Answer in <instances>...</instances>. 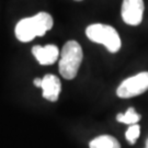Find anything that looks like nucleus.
<instances>
[{
  "instance_id": "nucleus-12",
  "label": "nucleus",
  "mask_w": 148,
  "mask_h": 148,
  "mask_svg": "<svg viewBox=\"0 0 148 148\" xmlns=\"http://www.w3.org/2000/svg\"><path fill=\"white\" fill-rule=\"evenodd\" d=\"M42 80L43 79H41V78H35V79L33 80V84H34V86L41 88V87H42Z\"/></svg>"
},
{
  "instance_id": "nucleus-5",
  "label": "nucleus",
  "mask_w": 148,
  "mask_h": 148,
  "mask_svg": "<svg viewBox=\"0 0 148 148\" xmlns=\"http://www.w3.org/2000/svg\"><path fill=\"white\" fill-rule=\"evenodd\" d=\"M32 54L41 65H52L58 59L59 49L53 44H48L46 46L36 45L32 48Z\"/></svg>"
},
{
  "instance_id": "nucleus-10",
  "label": "nucleus",
  "mask_w": 148,
  "mask_h": 148,
  "mask_svg": "<svg viewBox=\"0 0 148 148\" xmlns=\"http://www.w3.org/2000/svg\"><path fill=\"white\" fill-rule=\"evenodd\" d=\"M116 120L119 122H121V123H124V124H130V125H132V124H136V123L139 122L140 115L135 111L134 108H130L125 113H123V114H122V113L117 114Z\"/></svg>"
},
{
  "instance_id": "nucleus-7",
  "label": "nucleus",
  "mask_w": 148,
  "mask_h": 148,
  "mask_svg": "<svg viewBox=\"0 0 148 148\" xmlns=\"http://www.w3.org/2000/svg\"><path fill=\"white\" fill-rule=\"evenodd\" d=\"M16 38L20 42H30L34 37H36L35 29H34V23L31 18H24L18 22L14 29Z\"/></svg>"
},
{
  "instance_id": "nucleus-2",
  "label": "nucleus",
  "mask_w": 148,
  "mask_h": 148,
  "mask_svg": "<svg viewBox=\"0 0 148 148\" xmlns=\"http://www.w3.org/2000/svg\"><path fill=\"white\" fill-rule=\"evenodd\" d=\"M86 35L90 41L102 44L111 53H116L121 48V38L117 31L111 25L95 23L86 29Z\"/></svg>"
},
{
  "instance_id": "nucleus-1",
  "label": "nucleus",
  "mask_w": 148,
  "mask_h": 148,
  "mask_svg": "<svg viewBox=\"0 0 148 148\" xmlns=\"http://www.w3.org/2000/svg\"><path fill=\"white\" fill-rule=\"evenodd\" d=\"M84 53L80 44L76 41H68L64 45L58 68L59 73L65 79L71 80L78 74V70L82 62Z\"/></svg>"
},
{
  "instance_id": "nucleus-3",
  "label": "nucleus",
  "mask_w": 148,
  "mask_h": 148,
  "mask_svg": "<svg viewBox=\"0 0 148 148\" xmlns=\"http://www.w3.org/2000/svg\"><path fill=\"white\" fill-rule=\"evenodd\" d=\"M148 90V71H143L125 79L116 90L117 97L128 99L144 93Z\"/></svg>"
},
{
  "instance_id": "nucleus-9",
  "label": "nucleus",
  "mask_w": 148,
  "mask_h": 148,
  "mask_svg": "<svg viewBox=\"0 0 148 148\" xmlns=\"http://www.w3.org/2000/svg\"><path fill=\"white\" fill-rule=\"evenodd\" d=\"M90 148H121L116 138L110 135H101L92 139L89 144Z\"/></svg>"
},
{
  "instance_id": "nucleus-4",
  "label": "nucleus",
  "mask_w": 148,
  "mask_h": 148,
  "mask_svg": "<svg viewBox=\"0 0 148 148\" xmlns=\"http://www.w3.org/2000/svg\"><path fill=\"white\" fill-rule=\"evenodd\" d=\"M144 0H123L122 3V19L128 25L136 27L143 21Z\"/></svg>"
},
{
  "instance_id": "nucleus-6",
  "label": "nucleus",
  "mask_w": 148,
  "mask_h": 148,
  "mask_svg": "<svg viewBox=\"0 0 148 148\" xmlns=\"http://www.w3.org/2000/svg\"><path fill=\"white\" fill-rule=\"evenodd\" d=\"M43 97L51 102L58 100L59 93L62 91V84L58 77L54 75H46L42 80Z\"/></svg>"
},
{
  "instance_id": "nucleus-8",
  "label": "nucleus",
  "mask_w": 148,
  "mask_h": 148,
  "mask_svg": "<svg viewBox=\"0 0 148 148\" xmlns=\"http://www.w3.org/2000/svg\"><path fill=\"white\" fill-rule=\"evenodd\" d=\"M34 23V29L36 36H43L47 31L53 27V18L47 12H38L37 14L32 16Z\"/></svg>"
},
{
  "instance_id": "nucleus-11",
  "label": "nucleus",
  "mask_w": 148,
  "mask_h": 148,
  "mask_svg": "<svg viewBox=\"0 0 148 148\" xmlns=\"http://www.w3.org/2000/svg\"><path fill=\"white\" fill-rule=\"evenodd\" d=\"M139 134H140V128H139V125H137L136 123V124H132L127 128L125 137L130 142V144H135L136 139L139 137Z\"/></svg>"
},
{
  "instance_id": "nucleus-14",
  "label": "nucleus",
  "mask_w": 148,
  "mask_h": 148,
  "mask_svg": "<svg viewBox=\"0 0 148 148\" xmlns=\"http://www.w3.org/2000/svg\"><path fill=\"white\" fill-rule=\"evenodd\" d=\"M76 1H82V0H76Z\"/></svg>"
},
{
  "instance_id": "nucleus-13",
  "label": "nucleus",
  "mask_w": 148,
  "mask_h": 148,
  "mask_svg": "<svg viewBox=\"0 0 148 148\" xmlns=\"http://www.w3.org/2000/svg\"><path fill=\"white\" fill-rule=\"evenodd\" d=\"M146 148H148V139H147V142H146Z\"/></svg>"
}]
</instances>
